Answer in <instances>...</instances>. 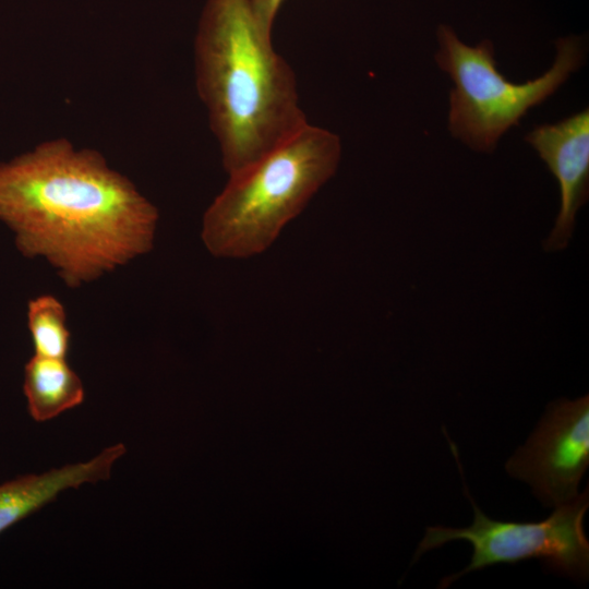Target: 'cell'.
<instances>
[{
	"instance_id": "5",
	"label": "cell",
	"mask_w": 589,
	"mask_h": 589,
	"mask_svg": "<svg viewBox=\"0 0 589 589\" xmlns=\"http://www.w3.org/2000/svg\"><path fill=\"white\" fill-rule=\"evenodd\" d=\"M464 482V492L473 508V521L466 528L432 526L425 529L413 562L443 544L465 540L472 545L471 562L462 570L444 577L446 588L466 574L501 563L515 564L538 558L550 572L586 581L589 575V542L584 517L589 507L588 489L556 506L550 517L538 522L501 521L488 517L476 504Z\"/></svg>"
},
{
	"instance_id": "7",
	"label": "cell",
	"mask_w": 589,
	"mask_h": 589,
	"mask_svg": "<svg viewBox=\"0 0 589 589\" xmlns=\"http://www.w3.org/2000/svg\"><path fill=\"white\" fill-rule=\"evenodd\" d=\"M526 141L560 185V212L543 248L548 252L561 251L567 247L577 212L588 199L589 110L584 109L557 123L538 125L527 134Z\"/></svg>"
},
{
	"instance_id": "2",
	"label": "cell",
	"mask_w": 589,
	"mask_h": 589,
	"mask_svg": "<svg viewBox=\"0 0 589 589\" xmlns=\"http://www.w3.org/2000/svg\"><path fill=\"white\" fill-rule=\"evenodd\" d=\"M195 85L231 176L308 123L296 75L250 0H206L194 45Z\"/></svg>"
},
{
	"instance_id": "10",
	"label": "cell",
	"mask_w": 589,
	"mask_h": 589,
	"mask_svg": "<svg viewBox=\"0 0 589 589\" xmlns=\"http://www.w3.org/2000/svg\"><path fill=\"white\" fill-rule=\"evenodd\" d=\"M27 327L34 354L67 359L71 334L62 302L52 294H40L27 303Z\"/></svg>"
},
{
	"instance_id": "4",
	"label": "cell",
	"mask_w": 589,
	"mask_h": 589,
	"mask_svg": "<svg viewBox=\"0 0 589 589\" xmlns=\"http://www.w3.org/2000/svg\"><path fill=\"white\" fill-rule=\"evenodd\" d=\"M437 39L436 62L454 82L448 128L453 136L483 153L493 152L504 133L554 94L585 57L580 39L560 38L552 67L537 79L517 84L497 70L490 40L468 46L447 25L438 27Z\"/></svg>"
},
{
	"instance_id": "9",
	"label": "cell",
	"mask_w": 589,
	"mask_h": 589,
	"mask_svg": "<svg viewBox=\"0 0 589 589\" xmlns=\"http://www.w3.org/2000/svg\"><path fill=\"white\" fill-rule=\"evenodd\" d=\"M23 392L28 413L38 422L51 420L85 399L83 382L67 359L37 354L25 364Z\"/></svg>"
},
{
	"instance_id": "11",
	"label": "cell",
	"mask_w": 589,
	"mask_h": 589,
	"mask_svg": "<svg viewBox=\"0 0 589 589\" xmlns=\"http://www.w3.org/2000/svg\"><path fill=\"white\" fill-rule=\"evenodd\" d=\"M285 0H250L255 19L267 34L272 35V27L276 15Z\"/></svg>"
},
{
	"instance_id": "3",
	"label": "cell",
	"mask_w": 589,
	"mask_h": 589,
	"mask_svg": "<svg viewBox=\"0 0 589 589\" xmlns=\"http://www.w3.org/2000/svg\"><path fill=\"white\" fill-rule=\"evenodd\" d=\"M340 139L309 122L253 164L229 176L203 216L201 237L217 257L264 252L335 175Z\"/></svg>"
},
{
	"instance_id": "6",
	"label": "cell",
	"mask_w": 589,
	"mask_h": 589,
	"mask_svg": "<svg viewBox=\"0 0 589 589\" xmlns=\"http://www.w3.org/2000/svg\"><path fill=\"white\" fill-rule=\"evenodd\" d=\"M589 465V396L550 402L538 425L505 469L527 482L544 507H556L578 495Z\"/></svg>"
},
{
	"instance_id": "8",
	"label": "cell",
	"mask_w": 589,
	"mask_h": 589,
	"mask_svg": "<svg viewBox=\"0 0 589 589\" xmlns=\"http://www.w3.org/2000/svg\"><path fill=\"white\" fill-rule=\"evenodd\" d=\"M122 443L104 448L85 462L70 464L36 474L19 476L0 484V533L31 516L57 496L84 483L110 477L115 462L125 454Z\"/></svg>"
},
{
	"instance_id": "1",
	"label": "cell",
	"mask_w": 589,
	"mask_h": 589,
	"mask_svg": "<svg viewBox=\"0 0 589 589\" xmlns=\"http://www.w3.org/2000/svg\"><path fill=\"white\" fill-rule=\"evenodd\" d=\"M158 211L103 155L55 139L0 163V221L71 288L148 253Z\"/></svg>"
}]
</instances>
